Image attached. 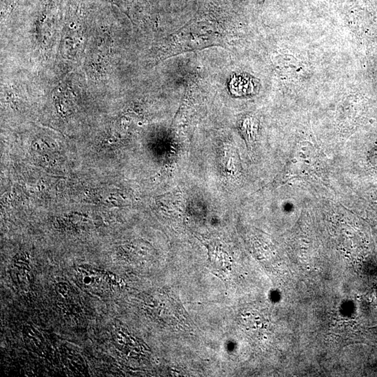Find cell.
Returning a JSON list of instances; mask_svg holds the SVG:
<instances>
[{"label": "cell", "mask_w": 377, "mask_h": 377, "mask_svg": "<svg viewBox=\"0 0 377 377\" xmlns=\"http://www.w3.org/2000/svg\"><path fill=\"white\" fill-rule=\"evenodd\" d=\"M76 279L82 289L94 295H103L114 291L116 277L110 273L88 266L76 270Z\"/></svg>", "instance_id": "cell-1"}]
</instances>
